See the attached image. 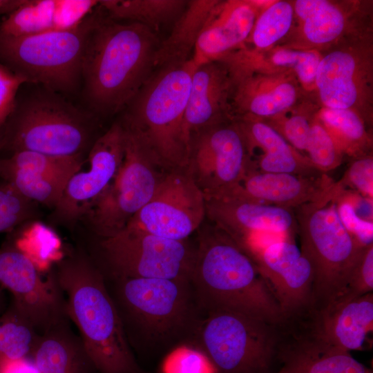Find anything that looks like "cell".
<instances>
[{"instance_id": "cell-30", "label": "cell", "mask_w": 373, "mask_h": 373, "mask_svg": "<svg viewBox=\"0 0 373 373\" xmlns=\"http://www.w3.org/2000/svg\"><path fill=\"white\" fill-rule=\"evenodd\" d=\"M317 116L345 156L351 160L372 153V130L350 109L320 107Z\"/></svg>"}, {"instance_id": "cell-16", "label": "cell", "mask_w": 373, "mask_h": 373, "mask_svg": "<svg viewBox=\"0 0 373 373\" xmlns=\"http://www.w3.org/2000/svg\"><path fill=\"white\" fill-rule=\"evenodd\" d=\"M248 162L244 138L232 120L206 129L192 139L186 169L206 199L235 189Z\"/></svg>"}, {"instance_id": "cell-46", "label": "cell", "mask_w": 373, "mask_h": 373, "mask_svg": "<svg viewBox=\"0 0 373 373\" xmlns=\"http://www.w3.org/2000/svg\"><path fill=\"white\" fill-rule=\"evenodd\" d=\"M4 125L0 127V151L3 149Z\"/></svg>"}, {"instance_id": "cell-28", "label": "cell", "mask_w": 373, "mask_h": 373, "mask_svg": "<svg viewBox=\"0 0 373 373\" xmlns=\"http://www.w3.org/2000/svg\"><path fill=\"white\" fill-rule=\"evenodd\" d=\"M70 322L63 319L41 335L30 356L39 373H98Z\"/></svg>"}, {"instance_id": "cell-43", "label": "cell", "mask_w": 373, "mask_h": 373, "mask_svg": "<svg viewBox=\"0 0 373 373\" xmlns=\"http://www.w3.org/2000/svg\"><path fill=\"white\" fill-rule=\"evenodd\" d=\"M338 182L343 189L347 190L348 187L362 197L372 200V153L351 160L348 168Z\"/></svg>"}, {"instance_id": "cell-19", "label": "cell", "mask_w": 373, "mask_h": 373, "mask_svg": "<svg viewBox=\"0 0 373 373\" xmlns=\"http://www.w3.org/2000/svg\"><path fill=\"white\" fill-rule=\"evenodd\" d=\"M125 141L122 122L113 124L94 141L88 151V168L79 169L69 178L55 208L58 219L75 221L85 215L117 173L124 155Z\"/></svg>"}, {"instance_id": "cell-31", "label": "cell", "mask_w": 373, "mask_h": 373, "mask_svg": "<svg viewBox=\"0 0 373 373\" xmlns=\"http://www.w3.org/2000/svg\"><path fill=\"white\" fill-rule=\"evenodd\" d=\"M294 19L291 1H271L259 12L249 37L240 50L257 55L278 46L291 31Z\"/></svg>"}, {"instance_id": "cell-39", "label": "cell", "mask_w": 373, "mask_h": 373, "mask_svg": "<svg viewBox=\"0 0 373 373\" xmlns=\"http://www.w3.org/2000/svg\"><path fill=\"white\" fill-rule=\"evenodd\" d=\"M159 373H216L204 352L193 343L181 345L164 355Z\"/></svg>"}, {"instance_id": "cell-14", "label": "cell", "mask_w": 373, "mask_h": 373, "mask_svg": "<svg viewBox=\"0 0 373 373\" xmlns=\"http://www.w3.org/2000/svg\"><path fill=\"white\" fill-rule=\"evenodd\" d=\"M291 31L277 46L323 52L356 37L372 34V1H291Z\"/></svg>"}, {"instance_id": "cell-34", "label": "cell", "mask_w": 373, "mask_h": 373, "mask_svg": "<svg viewBox=\"0 0 373 373\" xmlns=\"http://www.w3.org/2000/svg\"><path fill=\"white\" fill-rule=\"evenodd\" d=\"M13 304L0 316V358L30 356L41 336Z\"/></svg>"}, {"instance_id": "cell-13", "label": "cell", "mask_w": 373, "mask_h": 373, "mask_svg": "<svg viewBox=\"0 0 373 373\" xmlns=\"http://www.w3.org/2000/svg\"><path fill=\"white\" fill-rule=\"evenodd\" d=\"M220 60L227 64L231 74L233 120L240 117L266 120L313 98L290 71L267 65L240 50Z\"/></svg>"}, {"instance_id": "cell-24", "label": "cell", "mask_w": 373, "mask_h": 373, "mask_svg": "<svg viewBox=\"0 0 373 373\" xmlns=\"http://www.w3.org/2000/svg\"><path fill=\"white\" fill-rule=\"evenodd\" d=\"M339 189L326 173L304 176L288 173L260 172L247 168L239 185L227 196L294 209L321 200Z\"/></svg>"}, {"instance_id": "cell-37", "label": "cell", "mask_w": 373, "mask_h": 373, "mask_svg": "<svg viewBox=\"0 0 373 373\" xmlns=\"http://www.w3.org/2000/svg\"><path fill=\"white\" fill-rule=\"evenodd\" d=\"M83 163V157H59L30 151H17L9 157H0V164L6 167L67 180L82 169Z\"/></svg>"}, {"instance_id": "cell-32", "label": "cell", "mask_w": 373, "mask_h": 373, "mask_svg": "<svg viewBox=\"0 0 373 373\" xmlns=\"http://www.w3.org/2000/svg\"><path fill=\"white\" fill-rule=\"evenodd\" d=\"M187 1L182 0H103L99 5L109 18L143 24L155 32L182 12Z\"/></svg>"}, {"instance_id": "cell-12", "label": "cell", "mask_w": 373, "mask_h": 373, "mask_svg": "<svg viewBox=\"0 0 373 373\" xmlns=\"http://www.w3.org/2000/svg\"><path fill=\"white\" fill-rule=\"evenodd\" d=\"M125 130L122 164L84 216L99 238L112 236L123 229L150 200L163 175L158 171L161 167L137 137Z\"/></svg>"}, {"instance_id": "cell-8", "label": "cell", "mask_w": 373, "mask_h": 373, "mask_svg": "<svg viewBox=\"0 0 373 373\" xmlns=\"http://www.w3.org/2000/svg\"><path fill=\"white\" fill-rule=\"evenodd\" d=\"M92 134L85 113L55 95H37L20 104L16 101L4 124L3 149L84 158L94 142Z\"/></svg>"}, {"instance_id": "cell-1", "label": "cell", "mask_w": 373, "mask_h": 373, "mask_svg": "<svg viewBox=\"0 0 373 373\" xmlns=\"http://www.w3.org/2000/svg\"><path fill=\"white\" fill-rule=\"evenodd\" d=\"M104 279L134 354L162 358L181 345L193 343L204 314L190 280Z\"/></svg>"}, {"instance_id": "cell-44", "label": "cell", "mask_w": 373, "mask_h": 373, "mask_svg": "<svg viewBox=\"0 0 373 373\" xmlns=\"http://www.w3.org/2000/svg\"><path fill=\"white\" fill-rule=\"evenodd\" d=\"M25 83L26 78L0 63V127L14 111L18 90Z\"/></svg>"}, {"instance_id": "cell-15", "label": "cell", "mask_w": 373, "mask_h": 373, "mask_svg": "<svg viewBox=\"0 0 373 373\" xmlns=\"http://www.w3.org/2000/svg\"><path fill=\"white\" fill-rule=\"evenodd\" d=\"M205 216L204 194L185 167L163 175L150 200L126 227L185 240L199 228Z\"/></svg>"}, {"instance_id": "cell-40", "label": "cell", "mask_w": 373, "mask_h": 373, "mask_svg": "<svg viewBox=\"0 0 373 373\" xmlns=\"http://www.w3.org/2000/svg\"><path fill=\"white\" fill-rule=\"evenodd\" d=\"M33 202L0 180V233L10 231L30 219L34 213Z\"/></svg>"}, {"instance_id": "cell-23", "label": "cell", "mask_w": 373, "mask_h": 373, "mask_svg": "<svg viewBox=\"0 0 373 373\" xmlns=\"http://www.w3.org/2000/svg\"><path fill=\"white\" fill-rule=\"evenodd\" d=\"M206 216L236 243L258 233L297 230L293 209L233 196L205 199Z\"/></svg>"}, {"instance_id": "cell-5", "label": "cell", "mask_w": 373, "mask_h": 373, "mask_svg": "<svg viewBox=\"0 0 373 373\" xmlns=\"http://www.w3.org/2000/svg\"><path fill=\"white\" fill-rule=\"evenodd\" d=\"M196 67L191 58L160 68L126 106L122 122L166 171L188 164L182 122Z\"/></svg>"}, {"instance_id": "cell-6", "label": "cell", "mask_w": 373, "mask_h": 373, "mask_svg": "<svg viewBox=\"0 0 373 373\" xmlns=\"http://www.w3.org/2000/svg\"><path fill=\"white\" fill-rule=\"evenodd\" d=\"M337 195L335 191L294 209L300 249L313 271L310 309L314 311L323 309L341 293L366 247L341 222L335 202Z\"/></svg>"}, {"instance_id": "cell-9", "label": "cell", "mask_w": 373, "mask_h": 373, "mask_svg": "<svg viewBox=\"0 0 373 373\" xmlns=\"http://www.w3.org/2000/svg\"><path fill=\"white\" fill-rule=\"evenodd\" d=\"M279 324L233 311H212L204 315L193 344L204 352L216 373H272Z\"/></svg>"}, {"instance_id": "cell-29", "label": "cell", "mask_w": 373, "mask_h": 373, "mask_svg": "<svg viewBox=\"0 0 373 373\" xmlns=\"http://www.w3.org/2000/svg\"><path fill=\"white\" fill-rule=\"evenodd\" d=\"M218 0L187 1L169 36L160 41L154 66L162 68L185 61L191 57L204 23Z\"/></svg>"}, {"instance_id": "cell-7", "label": "cell", "mask_w": 373, "mask_h": 373, "mask_svg": "<svg viewBox=\"0 0 373 373\" xmlns=\"http://www.w3.org/2000/svg\"><path fill=\"white\" fill-rule=\"evenodd\" d=\"M98 15L92 12L77 27L12 37L0 32V63L28 82L51 91H74L82 80V61Z\"/></svg>"}, {"instance_id": "cell-18", "label": "cell", "mask_w": 373, "mask_h": 373, "mask_svg": "<svg viewBox=\"0 0 373 373\" xmlns=\"http://www.w3.org/2000/svg\"><path fill=\"white\" fill-rule=\"evenodd\" d=\"M279 329L272 373H373L350 352L325 341L315 330L308 312L286 317Z\"/></svg>"}, {"instance_id": "cell-17", "label": "cell", "mask_w": 373, "mask_h": 373, "mask_svg": "<svg viewBox=\"0 0 373 373\" xmlns=\"http://www.w3.org/2000/svg\"><path fill=\"white\" fill-rule=\"evenodd\" d=\"M0 287L11 293L12 304L41 334L69 318L53 270L44 278L32 260L13 245L0 248Z\"/></svg>"}, {"instance_id": "cell-45", "label": "cell", "mask_w": 373, "mask_h": 373, "mask_svg": "<svg viewBox=\"0 0 373 373\" xmlns=\"http://www.w3.org/2000/svg\"><path fill=\"white\" fill-rule=\"evenodd\" d=\"M0 373H39L31 356L21 358H0Z\"/></svg>"}, {"instance_id": "cell-4", "label": "cell", "mask_w": 373, "mask_h": 373, "mask_svg": "<svg viewBox=\"0 0 373 373\" xmlns=\"http://www.w3.org/2000/svg\"><path fill=\"white\" fill-rule=\"evenodd\" d=\"M52 270L68 316L98 373H146L128 343L104 277L87 253L61 259Z\"/></svg>"}, {"instance_id": "cell-25", "label": "cell", "mask_w": 373, "mask_h": 373, "mask_svg": "<svg viewBox=\"0 0 373 373\" xmlns=\"http://www.w3.org/2000/svg\"><path fill=\"white\" fill-rule=\"evenodd\" d=\"M233 121L238 126L249 155L247 168L260 172L288 173L316 177L325 174L308 157L295 149L263 120L240 117Z\"/></svg>"}, {"instance_id": "cell-27", "label": "cell", "mask_w": 373, "mask_h": 373, "mask_svg": "<svg viewBox=\"0 0 373 373\" xmlns=\"http://www.w3.org/2000/svg\"><path fill=\"white\" fill-rule=\"evenodd\" d=\"M316 332L329 344L339 349L365 350L373 329V293L321 311L309 309Z\"/></svg>"}, {"instance_id": "cell-33", "label": "cell", "mask_w": 373, "mask_h": 373, "mask_svg": "<svg viewBox=\"0 0 373 373\" xmlns=\"http://www.w3.org/2000/svg\"><path fill=\"white\" fill-rule=\"evenodd\" d=\"M244 54L267 65L290 71L303 89L315 100V80L322 54L317 50H299L276 46L257 55Z\"/></svg>"}, {"instance_id": "cell-3", "label": "cell", "mask_w": 373, "mask_h": 373, "mask_svg": "<svg viewBox=\"0 0 373 373\" xmlns=\"http://www.w3.org/2000/svg\"><path fill=\"white\" fill-rule=\"evenodd\" d=\"M190 283L204 315L229 310L275 324L285 318L254 261L215 225L200 234Z\"/></svg>"}, {"instance_id": "cell-42", "label": "cell", "mask_w": 373, "mask_h": 373, "mask_svg": "<svg viewBox=\"0 0 373 373\" xmlns=\"http://www.w3.org/2000/svg\"><path fill=\"white\" fill-rule=\"evenodd\" d=\"M352 192L343 191L335 200L338 214L347 231L361 245L373 243V222L361 216L356 211Z\"/></svg>"}, {"instance_id": "cell-36", "label": "cell", "mask_w": 373, "mask_h": 373, "mask_svg": "<svg viewBox=\"0 0 373 373\" xmlns=\"http://www.w3.org/2000/svg\"><path fill=\"white\" fill-rule=\"evenodd\" d=\"M319 108L314 99L307 98L282 113L263 121L303 153L306 150L312 122Z\"/></svg>"}, {"instance_id": "cell-26", "label": "cell", "mask_w": 373, "mask_h": 373, "mask_svg": "<svg viewBox=\"0 0 373 373\" xmlns=\"http://www.w3.org/2000/svg\"><path fill=\"white\" fill-rule=\"evenodd\" d=\"M96 0H24L0 23L12 37L61 31L79 26L98 5Z\"/></svg>"}, {"instance_id": "cell-11", "label": "cell", "mask_w": 373, "mask_h": 373, "mask_svg": "<svg viewBox=\"0 0 373 373\" xmlns=\"http://www.w3.org/2000/svg\"><path fill=\"white\" fill-rule=\"evenodd\" d=\"M321 54L315 80L320 107L354 111L372 130L373 35L347 40Z\"/></svg>"}, {"instance_id": "cell-20", "label": "cell", "mask_w": 373, "mask_h": 373, "mask_svg": "<svg viewBox=\"0 0 373 373\" xmlns=\"http://www.w3.org/2000/svg\"><path fill=\"white\" fill-rule=\"evenodd\" d=\"M277 300L285 317L310 309L313 271L309 262L293 242L279 240L250 255Z\"/></svg>"}, {"instance_id": "cell-35", "label": "cell", "mask_w": 373, "mask_h": 373, "mask_svg": "<svg viewBox=\"0 0 373 373\" xmlns=\"http://www.w3.org/2000/svg\"><path fill=\"white\" fill-rule=\"evenodd\" d=\"M0 180L10 184L26 198L55 208L68 180L0 164Z\"/></svg>"}, {"instance_id": "cell-10", "label": "cell", "mask_w": 373, "mask_h": 373, "mask_svg": "<svg viewBox=\"0 0 373 373\" xmlns=\"http://www.w3.org/2000/svg\"><path fill=\"white\" fill-rule=\"evenodd\" d=\"M195 247L128 227L99 238L88 255L104 278H145L190 280Z\"/></svg>"}, {"instance_id": "cell-47", "label": "cell", "mask_w": 373, "mask_h": 373, "mask_svg": "<svg viewBox=\"0 0 373 373\" xmlns=\"http://www.w3.org/2000/svg\"><path fill=\"white\" fill-rule=\"evenodd\" d=\"M2 287H0V307L1 306V303H2Z\"/></svg>"}, {"instance_id": "cell-38", "label": "cell", "mask_w": 373, "mask_h": 373, "mask_svg": "<svg viewBox=\"0 0 373 373\" xmlns=\"http://www.w3.org/2000/svg\"><path fill=\"white\" fill-rule=\"evenodd\" d=\"M305 153L312 164L324 173L339 166L345 157L338 144L319 120L317 113L312 122Z\"/></svg>"}, {"instance_id": "cell-21", "label": "cell", "mask_w": 373, "mask_h": 373, "mask_svg": "<svg viewBox=\"0 0 373 373\" xmlns=\"http://www.w3.org/2000/svg\"><path fill=\"white\" fill-rule=\"evenodd\" d=\"M270 2V0H218L195 42L191 55L195 66L220 60L242 48L259 12Z\"/></svg>"}, {"instance_id": "cell-22", "label": "cell", "mask_w": 373, "mask_h": 373, "mask_svg": "<svg viewBox=\"0 0 373 373\" xmlns=\"http://www.w3.org/2000/svg\"><path fill=\"white\" fill-rule=\"evenodd\" d=\"M232 77L227 64L218 60L196 67L182 122V138L190 154L192 139L200 132L232 121Z\"/></svg>"}, {"instance_id": "cell-41", "label": "cell", "mask_w": 373, "mask_h": 373, "mask_svg": "<svg viewBox=\"0 0 373 373\" xmlns=\"http://www.w3.org/2000/svg\"><path fill=\"white\" fill-rule=\"evenodd\" d=\"M372 291L373 243L365 247L343 291L327 306L347 302Z\"/></svg>"}, {"instance_id": "cell-2", "label": "cell", "mask_w": 373, "mask_h": 373, "mask_svg": "<svg viewBox=\"0 0 373 373\" xmlns=\"http://www.w3.org/2000/svg\"><path fill=\"white\" fill-rule=\"evenodd\" d=\"M160 43L143 24L99 17L82 61L84 91L91 107L103 114L126 108L151 76Z\"/></svg>"}]
</instances>
